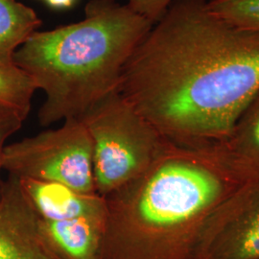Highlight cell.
Returning a JSON list of instances; mask_svg holds the SVG:
<instances>
[{
  "label": "cell",
  "mask_w": 259,
  "mask_h": 259,
  "mask_svg": "<svg viewBox=\"0 0 259 259\" xmlns=\"http://www.w3.org/2000/svg\"><path fill=\"white\" fill-rule=\"evenodd\" d=\"M22 191L38 217L47 221H65L81 217H105L106 201L57 182L19 179Z\"/></svg>",
  "instance_id": "cell-8"
},
{
  "label": "cell",
  "mask_w": 259,
  "mask_h": 259,
  "mask_svg": "<svg viewBox=\"0 0 259 259\" xmlns=\"http://www.w3.org/2000/svg\"><path fill=\"white\" fill-rule=\"evenodd\" d=\"M153 25L116 0H91L83 20L35 32L14 65L45 93L39 124L82 119L119 93L123 67Z\"/></svg>",
  "instance_id": "cell-3"
},
{
  "label": "cell",
  "mask_w": 259,
  "mask_h": 259,
  "mask_svg": "<svg viewBox=\"0 0 259 259\" xmlns=\"http://www.w3.org/2000/svg\"><path fill=\"white\" fill-rule=\"evenodd\" d=\"M25 117L19 114L17 111L0 108V192L3 186L4 180L2 179V157L3 152L6 147V141L16 134L21 127Z\"/></svg>",
  "instance_id": "cell-14"
},
{
  "label": "cell",
  "mask_w": 259,
  "mask_h": 259,
  "mask_svg": "<svg viewBox=\"0 0 259 259\" xmlns=\"http://www.w3.org/2000/svg\"><path fill=\"white\" fill-rule=\"evenodd\" d=\"M47 5L55 10H65L74 6L77 0H45Z\"/></svg>",
  "instance_id": "cell-16"
},
{
  "label": "cell",
  "mask_w": 259,
  "mask_h": 259,
  "mask_svg": "<svg viewBox=\"0 0 259 259\" xmlns=\"http://www.w3.org/2000/svg\"><path fill=\"white\" fill-rule=\"evenodd\" d=\"M2 169L18 179L57 182L83 193H96L93 142L81 119H67L58 128L7 144Z\"/></svg>",
  "instance_id": "cell-5"
},
{
  "label": "cell",
  "mask_w": 259,
  "mask_h": 259,
  "mask_svg": "<svg viewBox=\"0 0 259 259\" xmlns=\"http://www.w3.org/2000/svg\"><path fill=\"white\" fill-rule=\"evenodd\" d=\"M248 183L217 142L169 143L143 175L105 197L101 259H195L209 216Z\"/></svg>",
  "instance_id": "cell-2"
},
{
  "label": "cell",
  "mask_w": 259,
  "mask_h": 259,
  "mask_svg": "<svg viewBox=\"0 0 259 259\" xmlns=\"http://www.w3.org/2000/svg\"><path fill=\"white\" fill-rule=\"evenodd\" d=\"M37 91L33 80L17 65H0V108L27 118Z\"/></svg>",
  "instance_id": "cell-12"
},
{
  "label": "cell",
  "mask_w": 259,
  "mask_h": 259,
  "mask_svg": "<svg viewBox=\"0 0 259 259\" xmlns=\"http://www.w3.org/2000/svg\"><path fill=\"white\" fill-rule=\"evenodd\" d=\"M105 217L40 219L41 232L62 259H101Z\"/></svg>",
  "instance_id": "cell-9"
},
{
  "label": "cell",
  "mask_w": 259,
  "mask_h": 259,
  "mask_svg": "<svg viewBox=\"0 0 259 259\" xmlns=\"http://www.w3.org/2000/svg\"><path fill=\"white\" fill-rule=\"evenodd\" d=\"M0 259H62L46 239L19 179L9 175L0 192Z\"/></svg>",
  "instance_id": "cell-7"
},
{
  "label": "cell",
  "mask_w": 259,
  "mask_h": 259,
  "mask_svg": "<svg viewBox=\"0 0 259 259\" xmlns=\"http://www.w3.org/2000/svg\"><path fill=\"white\" fill-rule=\"evenodd\" d=\"M176 0H129L127 6L134 13L152 22L157 23Z\"/></svg>",
  "instance_id": "cell-15"
},
{
  "label": "cell",
  "mask_w": 259,
  "mask_h": 259,
  "mask_svg": "<svg viewBox=\"0 0 259 259\" xmlns=\"http://www.w3.org/2000/svg\"><path fill=\"white\" fill-rule=\"evenodd\" d=\"M259 92V31L176 0L135 49L119 93L174 145L220 142Z\"/></svg>",
  "instance_id": "cell-1"
},
{
  "label": "cell",
  "mask_w": 259,
  "mask_h": 259,
  "mask_svg": "<svg viewBox=\"0 0 259 259\" xmlns=\"http://www.w3.org/2000/svg\"><path fill=\"white\" fill-rule=\"evenodd\" d=\"M207 7L236 26L259 31V0H209Z\"/></svg>",
  "instance_id": "cell-13"
},
{
  "label": "cell",
  "mask_w": 259,
  "mask_h": 259,
  "mask_svg": "<svg viewBox=\"0 0 259 259\" xmlns=\"http://www.w3.org/2000/svg\"><path fill=\"white\" fill-rule=\"evenodd\" d=\"M81 120L93 142L95 190L104 198L143 175L169 146L119 93L96 105Z\"/></svg>",
  "instance_id": "cell-4"
},
{
  "label": "cell",
  "mask_w": 259,
  "mask_h": 259,
  "mask_svg": "<svg viewBox=\"0 0 259 259\" xmlns=\"http://www.w3.org/2000/svg\"><path fill=\"white\" fill-rule=\"evenodd\" d=\"M217 143L247 182H259V92L242 112L231 135Z\"/></svg>",
  "instance_id": "cell-10"
},
{
  "label": "cell",
  "mask_w": 259,
  "mask_h": 259,
  "mask_svg": "<svg viewBox=\"0 0 259 259\" xmlns=\"http://www.w3.org/2000/svg\"><path fill=\"white\" fill-rule=\"evenodd\" d=\"M195 259H259V182L243 185L213 211Z\"/></svg>",
  "instance_id": "cell-6"
},
{
  "label": "cell",
  "mask_w": 259,
  "mask_h": 259,
  "mask_svg": "<svg viewBox=\"0 0 259 259\" xmlns=\"http://www.w3.org/2000/svg\"><path fill=\"white\" fill-rule=\"evenodd\" d=\"M41 25L37 13L18 0H0V65H14V55Z\"/></svg>",
  "instance_id": "cell-11"
}]
</instances>
